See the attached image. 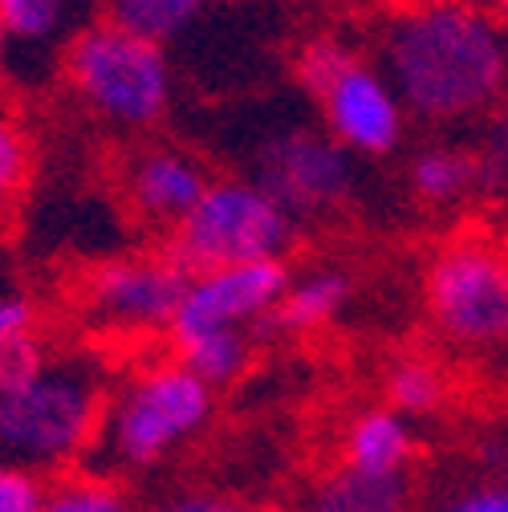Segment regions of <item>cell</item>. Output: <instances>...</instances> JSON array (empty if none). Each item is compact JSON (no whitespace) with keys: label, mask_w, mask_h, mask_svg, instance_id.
Here are the masks:
<instances>
[{"label":"cell","mask_w":508,"mask_h":512,"mask_svg":"<svg viewBox=\"0 0 508 512\" xmlns=\"http://www.w3.org/2000/svg\"><path fill=\"white\" fill-rule=\"evenodd\" d=\"M383 66L403 110L427 122H464L508 94V33L488 9L427 0L387 25Z\"/></svg>","instance_id":"6da1fadb"},{"label":"cell","mask_w":508,"mask_h":512,"mask_svg":"<svg viewBox=\"0 0 508 512\" xmlns=\"http://www.w3.org/2000/svg\"><path fill=\"white\" fill-rule=\"evenodd\" d=\"M110 370L90 350L45 354V362L0 395V464L41 480L70 476L98 439Z\"/></svg>","instance_id":"7a4b0ae2"},{"label":"cell","mask_w":508,"mask_h":512,"mask_svg":"<svg viewBox=\"0 0 508 512\" xmlns=\"http://www.w3.org/2000/svg\"><path fill=\"white\" fill-rule=\"evenodd\" d=\"M216 415V391L179 362H155L110 387L86 472L114 480L143 476L192 447Z\"/></svg>","instance_id":"3957f363"},{"label":"cell","mask_w":508,"mask_h":512,"mask_svg":"<svg viewBox=\"0 0 508 512\" xmlns=\"http://www.w3.org/2000/svg\"><path fill=\"white\" fill-rule=\"evenodd\" d=\"M293 236V216L252 179H212L200 204L171 228L163 256L187 277H200L257 261H285Z\"/></svg>","instance_id":"277c9868"},{"label":"cell","mask_w":508,"mask_h":512,"mask_svg":"<svg viewBox=\"0 0 508 512\" xmlns=\"http://www.w3.org/2000/svg\"><path fill=\"white\" fill-rule=\"evenodd\" d=\"M66 74L94 114L126 131L155 126L171 106V61L163 45L110 21H98L70 41Z\"/></svg>","instance_id":"5b68a950"},{"label":"cell","mask_w":508,"mask_h":512,"mask_svg":"<svg viewBox=\"0 0 508 512\" xmlns=\"http://www.w3.org/2000/svg\"><path fill=\"white\" fill-rule=\"evenodd\" d=\"M297 82L322 102L330 139L358 155H391L403 139L407 110L383 70L362 61L346 41L317 37L297 49Z\"/></svg>","instance_id":"8992f818"},{"label":"cell","mask_w":508,"mask_h":512,"mask_svg":"<svg viewBox=\"0 0 508 512\" xmlns=\"http://www.w3.org/2000/svg\"><path fill=\"white\" fill-rule=\"evenodd\" d=\"M423 301L435 330L460 350L508 346V256L488 240H452L427 265Z\"/></svg>","instance_id":"52a82bcc"},{"label":"cell","mask_w":508,"mask_h":512,"mask_svg":"<svg viewBox=\"0 0 508 512\" xmlns=\"http://www.w3.org/2000/svg\"><path fill=\"white\" fill-rule=\"evenodd\" d=\"M257 183L265 196L297 216H326L338 208L354 187V163L350 151L338 147L330 135L293 126V131L269 135L257 151Z\"/></svg>","instance_id":"ba28073f"},{"label":"cell","mask_w":508,"mask_h":512,"mask_svg":"<svg viewBox=\"0 0 508 512\" xmlns=\"http://www.w3.org/2000/svg\"><path fill=\"white\" fill-rule=\"evenodd\" d=\"M187 281L163 252L114 261L82 285V313L98 334H159L171 330Z\"/></svg>","instance_id":"9c48e42d"},{"label":"cell","mask_w":508,"mask_h":512,"mask_svg":"<svg viewBox=\"0 0 508 512\" xmlns=\"http://www.w3.org/2000/svg\"><path fill=\"white\" fill-rule=\"evenodd\" d=\"M289 281L293 277L285 261H257V265L200 273L187 281V293L179 301L167 338L204 334V330H248L261 338L269 334V317L281 305Z\"/></svg>","instance_id":"30bf717a"},{"label":"cell","mask_w":508,"mask_h":512,"mask_svg":"<svg viewBox=\"0 0 508 512\" xmlns=\"http://www.w3.org/2000/svg\"><path fill=\"white\" fill-rule=\"evenodd\" d=\"M208 175L200 159L175 147H147L126 163V200L147 224L175 228L208 191Z\"/></svg>","instance_id":"8fae6325"},{"label":"cell","mask_w":508,"mask_h":512,"mask_svg":"<svg viewBox=\"0 0 508 512\" xmlns=\"http://www.w3.org/2000/svg\"><path fill=\"white\" fill-rule=\"evenodd\" d=\"M415 460V427L399 411L366 407L342 431V468L366 476H403Z\"/></svg>","instance_id":"7c38bea8"},{"label":"cell","mask_w":508,"mask_h":512,"mask_svg":"<svg viewBox=\"0 0 508 512\" xmlns=\"http://www.w3.org/2000/svg\"><path fill=\"white\" fill-rule=\"evenodd\" d=\"M415 480L403 476H366L354 468H334L305 496V512H411Z\"/></svg>","instance_id":"4fadbf2b"},{"label":"cell","mask_w":508,"mask_h":512,"mask_svg":"<svg viewBox=\"0 0 508 512\" xmlns=\"http://www.w3.org/2000/svg\"><path fill=\"white\" fill-rule=\"evenodd\" d=\"M354 301V277L342 273V269H313L297 281H289L281 305L273 309L269 317V334H281V330H297V334H309V330H322L330 322L346 313V305Z\"/></svg>","instance_id":"5bb4252c"},{"label":"cell","mask_w":508,"mask_h":512,"mask_svg":"<svg viewBox=\"0 0 508 512\" xmlns=\"http://www.w3.org/2000/svg\"><path fill=\"white\" fill-rule=\"evenodd\" d=\"M252 346H257V334H248V330H204V334L171 338L175 362L187 366L196 378H204L212 391L232 387V382L248 370Z\"/></svg>","instance_id":"9a60e30c"},{"label":"cell","mask_w":508,"mask_h":512,"mask_svg":"<svg viewBox=\"0 0 508 512\" xmlns=\"http://www.w3.org/2000/svg\"><path fill=\"white\" fill-rule=\"evenodd\" d=\"M407 183L423 204H456L460 196L480 187V163L476 151L448 147V143H431L411 155L407 163Z\"/></svg>","instance_id":"2e32d148"},{"label":"cell","mask_w":508,"mask_h":512,"mask_svg":"<svg viewBox=\"0 0 508 512\" xmlns=\"http://www.w3.org/2000/svg\"><path fill=\"white\" fill-rule=\"evenodd\" d=\"M212 0H110V25L135 33L143 41H171L192 25Z\"/></svg>","instance_id":"e0dca14e"},{"label":"cell","mask_w":508,"mask_h":512,"mask_svg":"<svg viewBox=\"0 0 508 512\" xmlns=\"http://www.w3.org/2000/svg\"><path fill=\"white\" fill-rule=\"evenodd\" d=\"M448 403V374L427 358H399L387 370V407L403 419H427Z\"/></svg>","instance_id":"ac0fdd59"},{"label":"cell","mask_w":508,"mask_h":512,"mask_svg":"<svg viewBox=\"0 0 508 512\" xmlns=\"http://www.w3.org/2000/svg\"><path fill=\"white\" fill-rule=\"evenodd\" d=\"M41 512H139V508L122 492V484L90 472H70L61 480H49Z\"/></svg>","instance_id":"d6986e66"},{"label":"cell","mask_w":508,"mask_h":512,"mask_svg":"<svg viewBox=\"0 0 508 512\" xmlns=\"http://www.w3.org/2000/svg\"><path fill=\"white\" fill-rule=\"evenodd\" d=\"M29 167H33V155H29V139L21 131V122L9 110H0V216L21 200Z\"/></svg>","instance_id":"ffe728a7"},{"label":"cell","mask_w":508,"mask_h":512,"mask_svg":"<svg viewBox=\"0 0 508 512\" xmlns=\"http://www.w3.org/2000/svg\"><path fill=\"white\" fill-rule=\"evenodd\" d=\"M476 163L484 191H508V94L488 110V131L476 151Z\"/></svg>","instance_id":"44dd1931"},{"label":"cell","mask_w":508,"mask_h":512,"mask_svg":"<svg viewBox=\"0 0 508 512\" xmlns=\"http://www.w3.org/2000/svg\"><path fill=\"white\" fill-rule=\"evenodd\" d=\"M61 5L66 0H0V21H5L9 37L45 41L61 25Z\"/></svg>","instance_id":"7402d4cb"},{"label":"cell","mask_w":508,"mask_h":512,"mask_svg":"<svg viewBox=\"0 0 508 512\" xmlns=\"http://www.w3.org/2000/svg\"><path fill=\"white\" fill-rule=\"evenodd\" d=\"M45 354H49V346L37 334H21V338L0 342V395L9 387H17L21 378H29L45 362Z\"/></svg>","instance_id":"603a6c76"},{"label":"cell","mask_w":508,"mask_h":512,"mask_svg":"<svg viewBox=\"0 0 508 512\" xmlns=\"http://www.w3.org/2000/svg\"><path fill=\"white\" fill-rule=\"evenodd\" d=\"M45 492H49V480L13 464H0V512H41Z\"/></svg>","instance_id":"cb8c5ba5"},{"label":"cell","mask_w":508,"mask_h":512,"mask_svg":"<svg viewBox=\"0 0 508 512\" xmlns=\"http://www.w3.org/2000/svg\"><path fill=\"white\" fill-rule=\"evenodd\" d=\"M147 512H261L240 496L228 492H208V488H183V492H167L159 496Z\"/></svg>","instance_id":"d4e9b609"},{"label":"cell","mask_w":508,"mask_h":512,"mask_svg":"<svg viewBox=\"0 0 508 512\" xmlns=\"http://www.w3.org/2000/svg\"><path fill=\"white\" fill-rule=\"evenodd\" d=\"M33 326H37L33 301L21 297V293H0V342L21 338V334H33Z\"/></svg>","instance_id":"484cf974"},{"label":"cell","mask_w":508,"mask_h":512,"mask_svg":"<svg viewBox=\"0 0 508 512\" xmlns=\"http://www.w3.org/2000/svg\"><path fill=\"white\" fill-rule=\"evenodd\" d=\"M431 512H508V496L500 492V484H480V488H468L460 496H448L443 504H435Z\"/></svg>","instance_id":"4316f807"},{"label":"cell","mask_w":508,"mask_h":512,"mask_svg":"<svg viewBox=\"0 0 508 512\" xmlns=\"http://www.w3.org/2000/svg\"><path fill=\"white\" fill-rule=\"evenodd\" d=\"M488 5V17H496L500 25H508V0H484Z\"/></svg>","instance_id":"83f0119b"},{"label":"cell","mask_w":508,"mask_h":512,"mask_svg":"<svg viewBox=\"0 0 508 512\" xmlns=\"http://www.w3.org/2000/svg\"><path fill=\"white\" fill-rule=\"evenodd\" d=\"M5 45H9V29H5V21H0V57H5Z\"/></svg>","instance_id":"f1b7e54d"},{"label":"cell","mask_w":508,"mask_h":512,"mask_svg":"<svg viewBox=\"0 0 508 512\" xmlns=\"http://www.w3.org/2000/svg\"><path fill=\"white\" fill-rule=\"evenodd\" d=\"M500 492L508 496V452H504V480H500Z\"/></svg>","instance_id":"f546056e"}]
</instances>
